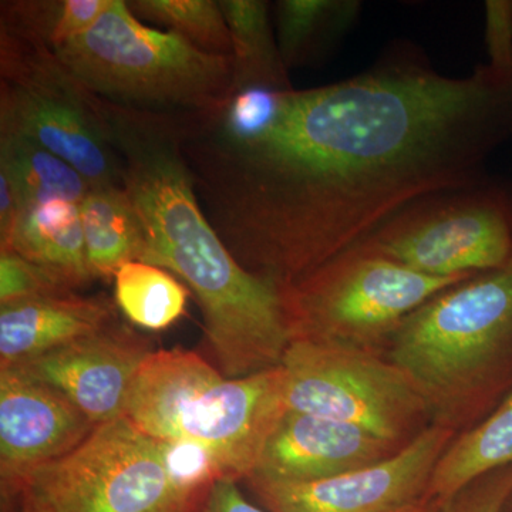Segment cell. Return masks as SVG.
<instances>
[{
    "label": "cell",
    "instance_id": "obj_11",
    "mask_svg": "<svg viewBox=\"0 0 512 512\" xmlns=\"http://www.w3.org/2000/svg\"><path fill=\"white\" fill-rule=\"evenodd\" d=\"M456 436L431 426L389 460L328 480L247 481L268 512H387L426 497L434 470Z\"/></svg>",
    "mask_w": 512,
    "mask_h": 512
},
{
    "label": "cell",
    "instance_id": "obj_27",
    "mask_svg": "<svg viewBox=\"0 0 512 512\" xmlns=\"http://www.w3.org/2000/svg\"><path fill=\"white\" fill-rule=\"evenodd\" d=\"M512 494V464L485 473L446 501L439 512H503Z\"/></svg>",
    "mask_w": 512,
    "mask_h": 512
},
{
    "label": "cell",
    "instance_id": "obj_8",
    "mask_svg": "<svg viewBox=\"0 0 512 512\" xmlns=\"http://www.w3.org/2000/svg\"><path fill=\"white\" fill-rule=\"evenodd\" d=\"M356 248L436 278L480 274L512 254V184L485 178L404 205Z\"/></svg>",
    "mask_w": 512,
    "mask_h": 512
},
{
    "label": "cell",
    "instance_id": "obj_32",
    "mask_svg": "<svg viewBox=\"0 0 512 512\" xmlns=\"http://www.w3.org/2000/svg\"><path fill=\"white\" fill-rule=\"evenodd\" d=\"M23 497H25V505H23L22 512H52L42 501L36 500L32 495L25 494Z\"/></svg>",
    "mask_w": 512,
    "mask_h": 512
},
{
    "label": "cell",
    "instance_id": "obj_30",
    "mask_svg": "<svg viewBox=\"0 0 512 512\" xmlns=\"http://www.w3.org/2000/svg\"><path fill=\"white\" fill-rule=\"evenodd\" d=\"M20 202L12 184L0 173V248L6 247L18 222Z\"/></svg>",
    "mask_w": 512,
    "mask_h": 512
},
{
    "label": "cell",
    "instance_id": "obj_17",
    "mask_svg": "<svg viewBox=\"0 0 512 512\" xmlns=\"http://www.w3.org/2000/svg\"><path fill=\"white\" fill-rule=\"evenodd\" d=\"M87 264L94 279H114L121 266L141 261L144 235L123 185H99L80 204Z\"/></svg>",
    "mask_w": 512,
    "mask_h": 512
},
{
    "label": "cell",
    "instance_id": "obj_16",
    "mask_svg": "<svg viewBox=\"0 0 512 512\" xmlns=\"http://www.w3.org/2000/svg\"><path fill=\"white\" fill-rule=\"evenodd\" d=\"M77 291L94 281L87 264L80 205L63 200L20 207L6 247Z\"/></svg>",
    "mask_w": 512,
    "mask_h": 512
},
{
    "label": "cell",
    "instance_id": "obj_2",
    "mask_svg": "<svg viewBox=\"0 0 512 512\" xmlns=\"http://www.w3.org/2000/svg\"><path fill=\"white\" fill-rule=\"evenodd\" d=\"M94 100L143 229L141 261L188 286L222 375L237 379L281 366L291 345L281 288L239 264L205 217L175 113Z\"/></svg>",
    "mask_w": 512,
    "mask_h": 512
},
{
    "label": "cell",
    "instance_id": "obj_21",
    "mask_svg": "<svg viewBox=\"0 0 512 512\" xmlns=\"http://www.w3.org/2000/svg\"><path fill=\"white\" fill-rule=\"evenodd\" d=\"M0 173L12 184L20 207L52 200L80 205L92 188L72 165L15 134L0 133Z\"/></svg>",
    "mask_w": 512,
    "mask_h": 512
},
{
    "label": "cell",
    "instance_id": "obj_31",
    "mask_svg": "<svg viewBox=\"0 0 512 512\" xmlns=\"http://www.w3.org/2000/svg\"><path fill=\"white\" fill-rule=\"evenodd\" d=\"M439 510L440 501L426 495V497L419 498V500L413 501V503L404 504L402 507H397L387 512H439Z\"/></svg>",
    "mask_w": 512,
    "mask_h": 512
},
{
    "label": "cell",
    "instance_id": "obj_33",
    "mask_svg": "<svg viewBox=\"0 0 512 512\" xmlns=\"http://www.w3.org/2000/svg\"><path fill=\"white\" fill-rule=\"evenodd\" d=\"M503 512H512V494L508 498L507 503H505Z\"/></svg>",
    "mask_w": 512,
    "mask_h": 512
},
{
    "label": "cell",
    "instance_id": "obj_3",
    "mask_svg": "<svg viewBox=\"0 0 512 512\" xmlns=\"http://www.w3.org/2000/svg\"><path fill=\"white\" fill-rule=\"evenodd\" d=\"M386 357L412 379L433 426L458 436L487 419L512 393V254L410 313Z\"/></svg>",
    "mask_w": 512,
    "mask_h": 512
},
{
    "label": "cell",
    "instance_id": "obj_9",
    "mask_svg": "<svg viewBox=\"0 0 512 512\" xmlns=\"http://www.w3.org/2000/svg\"><path fill=\"white\" fill-rule=\"evenodd\" d=\"M281 366L291 412L352 424L400 447L433 426L412 379L386 356L293 340Z\"/></svg>",
    "mask_w": 512,
    "mask_h": 512
},
{
    "label": "cell",
    "instance_id": "obj_13",
    "mask_svg": "<svg viewBox=\"0 0 512 512\" xmlns=\"http://www.w3.org/2000/svg\"><path fill=\"white\" fill-rule=\"evenodd\" d=\"M148 348L134 330L116 322L10 369L55 387L101 426L126 416L131 387L151 352Z\"/></svg>",
    "mask_w": 512,
    "mask_h": 512
},
{
    "label": "cell",
    "instance_id": "obj_22",
    "mask_svg": "<svg viewBox=\"0 0 512 512\" xmlns=\"http://www.w3.org/2000/svg\"><path fill=\"white\" fill-rule=\"evenodd\" d=\"M188 295L190 291L183 282L147 262H128L114 276L117 308L138 328H170L185 315Z\"/></svg>",
    "mask_w": 512,
    "mask_h": 512
},
{
    "label": "cell",
    "instance_id": "obj_12",
    "mask_svg": "<svg viewBox=\"0 0 512 512\" xmlns=\"http://www.w3.org/2000/svg\"><path fill=\"white\" fill-rule=\"evenodd\" d=\"M96 424L62 392L16 369H0V473L20 493L37 468L72 453Z\"/></svg>",
    "mask_w": 512,
    "mask_h": 512
},
{
    "label": "cell",
    "instance_id": "obj_1",
    "mask_svg": "<svg viewBox=\"0 0 512 512\" xmlns=\"http://www.w3.org/2000/svg\"><path fill=\"white\" fill-rule=\"evenodd\" d=\"M205 217L252 274L285 286L404 205L488 178L512 141V73L444 76L412 49L342 82L276 96L251 131L178 113Z\"/></svg>",
    "mask_w": 512,
    "mask_h": 512
},
{
    "label": "cell",
    "instance_id": "obj_19",
    "mask_svg": "<svg viewBox=\"0 0 512 512\" xmlns=\"http://www.w3.org/2000/svg\"><path fill=\"white\" fill-rule=\"evenodd\" d=\"M512 464V393L487 419L458 434L434 470L427 497L446 501L485 473Z\"/></svg>",
    "mask_w": 512,
    "mask_h": 512
},
{
    "label": "cell",
    "instance_id": "obj_15",
    "mask_svg": "<svg viewBox=\"0 0 512 512\" xmlns=\"http://www.w3.org/2000/svg\"><path fill=\"white\" fill-rule=\"evenodd\" d=\"M116 322V303L76 291L0 305V369L28 362Z\"/></svg>",
    "mask_w": 512,
    "mask_h": 512
},
{
    "label": "cell",
    "instance_id": "obj_29",
    "mask_svg": "<svg viewBox=\"0 0 512 512\" xmlns=\"http://www.w3.org/2000/svg\"><path fill=\"white\" fill-rule=\"evenodd\" d=\"M201 512H268L249 503L238 487V481L221 478L212 485L202 501Z\"/></svg>",
    "mask_w": 512,
    "mask_h": 512
},
{
    "label": "cell",
    "instance_id": "obj_10",
    "mask_svg": "<svg viewBox=\"0 0 512 512\" xmlns=\"http://www.w3.org/2000/svg\"><path fill=\"white\" fill-rule=\"evenodd\" d=\"M20 493L52 512H192L175 487L158 440L126 417L101 424L72 453L37 468Z\"/></svg>",
    "mask_w": 512,
    "mask_h": 512
},
{
    "label": "cell",
    "instance_id": "obj_18",
    "mask_svg": "<svg viewBox=\"0 0 512 512\" xmlns=\"http://www.w3.org/2000/svg\"><path fill=\"white\" fill-rule=\"evenodd\" d=\"M232 42V93L248 89L292 90L264 0H220Z\"/></svg>",
    "mask_w": 512,
    "mask_h": 512
},
{
    "label": "cell",
    "instance_id": "obj_20",
    "mask_svg": "<svg viewBox=\"0 0 512 512\" xmlns=\"http://www.w3.org/2000/svg\"><path fill=\"white\" fill-rule=\"evenodd\" d=\"M357 0H281L275 6L276 40L286 69L326 55L359 19Z\"/></svg>",
    "mask_w": 512,
    "mask_h": 512
},
{
    "label": "cell",
    "instance_id": "obj_5",
    "mask_svg": "<svg viewBox=\"0 0 512 512\" xmlns=\"http://www.w3.org/2000/svg\"><path fill=\"white\" fill-rule=\"evenodd\" d=\"M53 50L87 92L123 106L204 111L221 106L234 89L231 56L147 28L126 0H111L92 29Z\"/></svg>",
    "mask_w": 512,
    "mask_h": 512
},
{
    "label": "cell",
    "instance_id": "obj_4",
    "mask_svg": "<svg viewBox=\"0 0 512 512\" xmlns=\"http://www.w3.org/2000/svg\"><path fill=\"white\" fill-rule=\"evenodd\" d=\"M286 412L282 366L229 379L198 353L175 348L148 353L124 417L156 440L207 444L238 481L254 474Z\"/></svg>",
    "mask_w": 512,
    "mask_h": 512
},
{
    "label": "cell",
    "instance_id": "obj_28",
    "mask_svg": "<svg viewBox=\"0 0 512 512\" xmlns=\"http://www.w3.org/2000/svg\"><path fill=\"white\" fill-rule=\"evenodd\" d=\"M484 10L487 63L512 73V0H488Z\"/></svg>",
    "mask_w": 512,
    "mask_h": 512
},
{
    "label": "cell",
    "instance_id": "obj_26",
    "mask_svg": "<svg viewBox=\"0 0 512 512\" xmlns=\"http://www.w3.org/2000/svg\"><path fill=\"white\" fill-rule=\"evenodd\" d=\"M74 289L25 258L0 249V305Z\"/></svg>",
    "mask_w": 512,
    "mask_h": 512
},
{
    "label": "cell",
    "instance_id": "obj_24",
    "mask_svg": "<svg viewBox=\"0 0 512 512\" xmlns=\"http://www.w3.org/2000/svg\"><path fill=\"white\" fill-rule=\"evenodd\" d=\"M110 5L111 0H19L2 2L0 12L57 49L92 29Z\"/></svg>",
    "mask_w": 512,
    "mask_h": 512
},
{
    "label": "cell",
    "instance_id": "obj_7",
    "mask_svg": "<svg viewBox=\"0 0 512 512\" xmlns=\"http://www.w3.org/2000/svg\"><path fill=\"white\" fill-rule=\"evenodd\" d=\"M0 133L15 134L92 184L121 185V165L92 93L42 37L0 15Z\"/></svg>",
    "mask_w": 512,
    "mask_h": 512
},
{
    "label": "cell",
    "instance_id": "obj_23",
    "mask_svg": "<svg viewBox=\"0 0 512 512\" xmlns=\"http://www.w3.org/2000/svg\"><path fill=\"white\" fill-rule=\"evenodd\" d=\"M128 8L137 19H146L178 33L202 52L231 56L227 20L215 0H131Z\"/></svg>",
    "mask_w": 512,
    "mask_h": 512
},
{
    "label": "cell",
    "instance_id": "obj_6",
    "mask_svg": "<svg viewBox=\"0 0 512 512\" xmlns=\"http://www.w3.org/2000/svg\"><path fill=\"white\" fill-rule=\"evenodd\" d=\"M470 276H427L352 247L281 286L282 309L291 342L386 356L410 313Z\"/></svg>",
    "mask_w": 512,
    "mask_h": 512
},
{
    "label": "cell",
    "instance_id": "obj_25",
    "mask_svg": "<svg viewBox=\"0 0 512 512\" xmlns=\"http://www.w3.org/2000/svg\"><path fill=\"white\" fill-rule=\"evenodd\" d=\"M158 446L171 481L192 500L204 498L218 480L229 478L220 456L207 444L174 439L158 440Z\"/></svg>",
    "mask_w": 512,
    "mask_h": 512
},
{
    "label": "cell",
    "instance_id": "obj_14",
    "mask_svg": "<svg viewBox=\"0 0 512 512\" xmlns=\"http://www.w3.org/2000/svg\"><path fill=\"white\" fill-rule=\"evenodd\" d=\"M403 448L352 424L288 410L249 478L274 483L328 480L376 466Z\"/></svg>",
    "mask_w": 512,
    "mask_h": 512
}]
</instances>
